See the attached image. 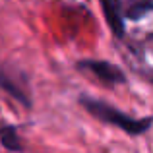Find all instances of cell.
Returning a JSON list of instances; mask_svg holds the SVG:
<instances>
[{"instance_id": "cell-2", "label": "cell", "mask_w": 153, "mask_h": 153, "mask_svg": "<svg viewBox=\"0 0 153 153\" xmlns=\"http://www.w3.org/2000/svg\"><path fill=\"white\" fill-rule=\"evenodd\" d=\"M0 89L6 91L10 97H14L18 103L23 107H31V91H29V82L25 74L19 72L18 68L0 64Z\"/></svg>"}, {"instance_id": "cell-1", "label": "cell", "mask_w": 153, "mask_h": 153, "mask_svg": "<svg viewBox=\"0 0 153 153\" xmlns=\"http://www.w3.org/2000/svg\"><path fill=\"white\" fill-rule=\"evenodd\" d=\"M79 105L91 116H95L99 122L120 128L122 132H126L130 136L146 134L153 124V116H142V118H138V116H132L128 112L118 111L116 107H112V105H108L105 101H99V99H93V97H85V95L79 97Z\"/></svg>"}, {"instance_id": "cell-4", "label": "cell", "mask_w": 153, "mask_h": 153, "mask_svg": "<svg viewBox=\"0 0 153 153\" xmlns=\"http://www.w3.org/2000/svg\"><path fill=\"white\" fill-rule=\"evenodd\" d=\"M122 19H142L153 10V0H114Z\"/></svg>"}, {"instance_id": "cell-3", "label": "cell", "mask_w": 153, "mask_h": 153, "mask_svg": "<svg viewBox=\"0 0 153 153\" xmlns=\"http://www.w3.org/2000/svg\"><path fill=\"white\" fill-rule=\"evenodd\" d=\"M78 70L95 76L99 82L107 83V85H118V83L126 82L124 72L120 68H116L114 64L107 62V60H79Z\"/></svg>"}, {"instance_id": "cell-5", "label": "cell", "mask_w": 153, "mask_h": 153, "mask_svg": "<svg viewBox=\"0 0 153 153\" xmlns=\"http://www.w3.org/2000/svg\"><path fill=\"white\" fill-rule=\"evenodd\" d=\"M0 143H2L8 151L23 153V142L18 134V128L12 126V124H4V126L0 128Z\"/></svg>"}, {"instance_id": "cell-6", "label": "cell", "mask_w": 153, "mask_h": 153, "mask_svg": "<svg viewBox=\"0 0 153 153\" xmlns=\"http://www.w3.org/2000/svg\"><path fill=\"white\" fill-rule=\"evenodd\" d=\"M101 8L105 12V18H107V23L112 29V33H114L116 37H122L124 35V25H122V18H120L118 10H116L114 0H101Z\"/></svg>"}]
</instances>
